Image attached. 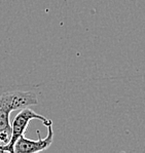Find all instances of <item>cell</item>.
Segmentation results:
<instances>
[{"mask_svg":"<svg viewBox=\"0 0 145 153\" xmlns=\"http://www.w3.org/2000/svg\"><path fill=\"white\" fill-rule=\"evenodd\" d=\"M34 119L40 120L45 126H53V121H51V119L45 118V117L40 114H37L36 112H34L33 110H31L30 108L26 107V108H23V109H20V112L18 113L17 116L13 118V122L10 123L11 124L10 141L8 142L7 145L2 148L0 153H4V152L13 153V145H15L16 141H17L22 135H24L28 124L30 123V121L34 120Z\"/></svg>","mask_w":145,"mask_h":153,"instance_id":"7a4b0ae2","label":"cell"},{"mask_svg":"<svg viewBox=\"0 0 145 153\" xmlns=\"http://www.w3.org/2000/svg\"><path fill=\"white\" fill-rule=\"evenodd\" d=\"M38 104V99L32 91H13L0 96V152L8 144L11 137L9 115L13 111Z\"/></svg>","mask_w":145,"mask_h":153,"instance_id":"6da1fadb","label":"cell"},{"mask_svg":"<svg viewBox=\"0 0 145 153\" xmlns=\"http://www.w3.org/2000/svg\"><path fill=\"white\" fill-rule=\"evenodd\" d=\"M54 139L53 126H48V136L44 139L38 138L37 141L27 139L24 135L16 141L13 145V153H34L46 150L51 145Z\"/></svg>","mask_w":145,"mask_h":153,"instance_id":"3957f363","label":"cell"}]
</instances>
